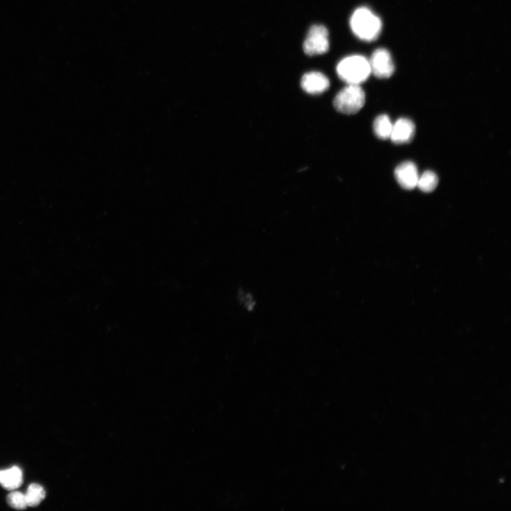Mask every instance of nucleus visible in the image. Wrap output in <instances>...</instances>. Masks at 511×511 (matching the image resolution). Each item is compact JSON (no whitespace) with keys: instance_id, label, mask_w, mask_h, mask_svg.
I'll use <instances>...</instances> for the list:
<instances>
[{"instance_id":"f257e3e1","label":"nucleus","mask_w":511,"mask_h":511,"mask_svg":"<svg viewBox=\"0 0 511 511\" xmlns=\"http://www.w3.org/2000/svg\"><path fill=\"white\" fill-rule=\"evenodd\" d=\"M350 26L358 38L367 41L376 39L382 29L380 19L367 8L357 9L353 13Z\"/></svg>"},{"instance_id":"f03ea898","label":"nucleus","mask_w":511,"mask_h":511,"mask_svg":"<svg viewBox=\"0 0 511 511\" xmlns=\"http://www.w3.org/2000/svg\"><path fill=\"white\" fill-rule=\"evenodd\" d=\"M340 78L348 85H360L371 73L369 61L362 56H351L342 60L337 67Z\"/></svg>"},{"instance_id":"7ed1b4c3","label":"nucleus","mask_w":511,"mask_h":511,"mask_svg":"<svg viewBox=\"0 0 511 511\" xmlns=\"http://www.w3.org/2000/svg\"><path fill=\"white\" fill-rule=\"evenodd\" d=\"M365 101V93L360 85H348L338 93L334 105L340 113L354 115L364 107Z\"/></svg>"},{"instance_id":"20e7f679","label":"nucleus","mask_w":511,"mask_h":511,"mask_svg":"<svg viewBox=\"0 0 511 511\" xmlns=\"http://www.w3.org/2000/svg\"><path fill=\"white\" fill-rule=\"evenodd\" d=\"M329 48L328 30L322 25H314L304 41V52L309 56L321 55L327 52Z\"/></svg>"},{"instance_id":"39448f33","label":"nucleus","mask_w":511,"mask_h":511,"mask_svg":"<svg viewBox=\"0 0 511 511\" xmlns=\"http://www.w3.org/2000/svg\"><path fill=\"white\" fill-rule=\"evenodd\" d=\"M369 64L371 73L378 79H389L395 70L392 57L387 49L378 48L372 56Z\"/></svg>"},{"instance_id":"423d86ee","label":"nucleus","mask_w":511,"mask_h":511,"mask_svg":"<svg viewBox=\"0 0 511 511\" xmlns=\"http://www.w3.org/2000/svg\"><path fill=\"white\" fill-rule=\"evenodd\" d=\"M419 176L416 165L412 162H403L395 170L397 182L405 190H413L416 188Z\"/></svg>"},{"instance_id":"0eeeda50","label":"nucleus","mask_w":511,"mask_h":511,"mask_svg":"<svg viewBox=\"0 0 511 511\" xmlns=\"http://www.w3.org/2000/svg\"><path fill=\"white\" fill-rule=\"evenodd\" d=\"M327 77L320 72H310L305 74L301 80V87L307 93L311 95L322 94L329 88Z\"/></svg>"},{"instance_id":"6e6552de","label":"nucleus","mask_w":511,"mask_h":511,"mask_svg":"<svg viewBox=\"0 0 511 511\" xmlns=\"http://www.w3.org/2000/svg\"><path fill=\"white\" fill-rule=\"evenodd\" d=\"M416 133V126L413 121L406 118L398 119L393 124L390 139L397 144L411 142Z\"/></svg>"},{"instance_id":"1a4fd4ad","label":"nucleus","mask_w":511,"mask_h":511,"mask_svg":"<svg viewBox=\"0 0 511 511\" xmlns=\"http://www.w3.org/2000/svg\"><path fill=\"white\" fill-rule=\"evenodd\" d=\"M23 482L22 471L17 467L0 471V485L10 491L21 487Z\"/></svg>"},{"instance_id":"9d476101","label":"nucleus","mask_w":511,"mask_h":511,"mask_svg":"<svg viewBox=\"0 0 511 511\" xmlns=\"http://www.w3.org/2000/svg\"><path fill=\"white\" fill-rule=\"evenodd\" d=\"M393 124L387 115H382L376 118L374 122V132L380 139H389L392 135Z\"/></svg>"},{"instance_id":"9b49d317","label":"nucleus","mask_w":511,"mask_h":511,"mask_svg":"<svg viewBox=\"0 0 511 511\" xmlns=\"http://www.w3.org/2000/svg\"><path fill=\"white\" fill-rule=\"evenodd\" d=\"M438 177L433 171H427L419 176L417 187L424 193H431L438 185Z\"/></svg>"},{"instance_id":"f8f14e48","label":"nucleus","mask_w":511,"mask_h":511,"mask_svg":"<svg viewBox=\"0 0 511 511\" xmlns=\"http://www.w3.org/2000/svg\"><path fill=\"white\" fill-rule=\"evenodd\" d=\"M25 496L27 499L28 506L36 507L39 505L46 497V492L41 485L32 483L30 485Z\"/></svg>"},{"instance_id":"ddd939ff","label":"nucleus","mask_w":511,"mask_h":511,"mask_svg":"<svg viewBox=\"0 0 511 511\" xmlns=\"http://www.w3.org/2000/svg\"><path fill=\"white\" fill-rule=\"evenodd\" d=\"M7 501L10 507L17 510H24L28 507L25 494L19 492L10 493Z\"/></svg>"}]
</instances>
